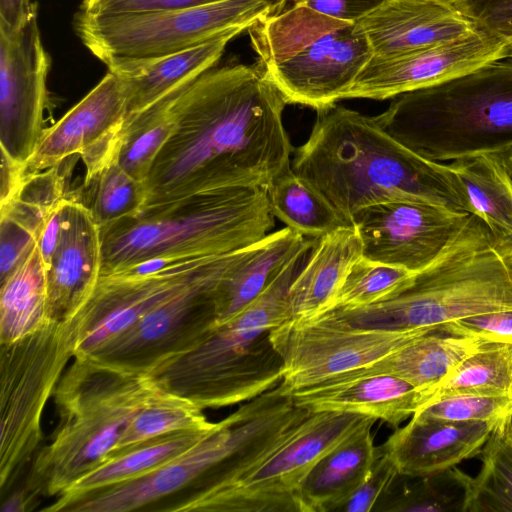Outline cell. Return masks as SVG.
Masks as SVG:
<instances>
[{"instance_id":"1","label":"cell","mask_w":512,"mask_h":512,"mask_svg":"<svg viewBox=\"0 0 512 512\" xmlns=\"http://www.w3.org/2000/svg\"><path fill=\"white\" fill-rule=\"evenodd\" d=\"M286 104L259 63L211 68L182 87L174 130L145 183V207L219 189L267 190L291 168Z\"/></svg>"},{"instance_id":"2","label":"cell","mask_w":512,"mask_h":512,"mask_svg":"<svg viewBox=\"0 0 512 512\" xmlns=\"http://www.w3.org/2000/svg\"><path fill=\"white\" fill-rule=\"evenodd\" d=\"M292 170L352 225L367 206L427 203L469 213L464 189L447 163L428 160L386 133L373 117L334 105L317 111Z\"/></svg>"},{"instance_id":"3","label":"cell","mask_w":512,"mask_h":512,"mask_svg":"<svg viewBox=\"0 0 512 512\" xmlns=\"http://www.w3.org/2000/svg\"><path fill=\"white\" fill-rule=\"evenodd\" d=\"M274 219L263 188L219 189L148 206L100 229V276L232 253L266 237Z\"/></svg>"},{"instance_id":"4","label":"cell","mask_w":512,"mask_h":512,"mask_svg":"<svg viewBox=\"0 0 512 512\" xmlns=\"http://www.w3.org/2000/svg\"><path fill=\"white\" fill-rule=\"evenodd\" d=\"M503 310H512V238L469 214L440 255L395 295L321 314L357 328L440 332L445 323Z\"/></svg>"},{"instance_id":"5","label":"cell","mask_w":512,"mask_h":512,"mask_svg":"<svg viewBox=\"0 0 512 512\" xmlns=\"http://www.w3.org/2000/svg\"><path fill=\"white\" fill-rule=\"evenodd\" d=\"M310 250L293 258L235 316L215 323L189 349L148 371L155 384L203 410L249 401L278 386L284 366L270 333L289 319L288 290Z\"/></svg>"},{"instance_id":"6","label":"cell","mask_w":512,"mask_h":512,"mask_svg":"<svg viewBox=\"0 0 512 512\" xmlns=\"http://www.w3.org/2000/svg\"><path fill=\"white\" fill-rule=\"evenodd\" d=\"M312 412L278 386L246 401L205 438L155 470L71 502L65 512L143 509L185 488L200 496L227 486L280 444Z\"/></svg>"},{"instance_id":"7","label":"cell","mask_w":512,"mask_h":512,"mask_svg":"<svg viewBox=\"0 0 512 512\" xmlns=\"http://www.w3.org/2000/svg\"><path fill=\"white\" fill-rule=\"evenodd\" d=\"M158 390L147 373L74 357L53 395L58 426L33 457L21 488L33 508L42 498L59 497L107 460L133 418Z\"/></svg>"},{"instance_id":"8","label":"cell","mask_w":512,"mask_h":512,"mask_svg":"<svg viewBox=\"0 0 512 512\" xmlns=\"http://www.w3.org/2000/svg\"><path fill=\"white\" fill-rule=\"evenodd\" d=\"M376 123L435 162L512 148V57L395 97Z\"/></svg>"},{"instance_id":"9","label":"cell","mask_w":512,"mask_h":512,"mask_svg":"<svg viewBox=\"0 0 512 512\" xmlns=\"http://www.w3.org/2000/svg\"><path fill=\"white\" fill-rule=\"evenodd\" d=\"M258 63L287 104L317 111L344 98L372 57L358 22L276 0L248 29Z\"/></svg>"},{"instance_id":"10","label":"cell","mask_w":512,"mask_h":512,"mask_svg":"<svg viewBox=\"0 0 512 512\" xmlns=\"http://www.w3.org/2000/svg\"><path fill=\"white\" fill-rule=\"evenodd\" d=\"M74 353L67 321H48L14 342L0 344L2 496L40 449L43 411Z\"/></svg>"},{"instance_id":"11","label":"cell","mask_w":512,"mask_h":512,"mask_svg":"<svg viewBox=\"0 0 512 512\" xmlns=\"http://www.w3.org/2000/svg\"><path fill=\"white\" fill-rule=\"evenodd\" d=\"M276 0H226L203 6L128 15L76 13L73 27L108 69L175 54L239 28H249Z\"/></svg>"},{"instance_id":"12","label":"cell","mask_w":512,"mask_h":512,"mask_svg":"<svg viewBox=\"0 0 512 512\" xmlns=\"http://www.w3.org/2000/svg\"><path fill=\"white\" fill-rule=\"evenodd\" d=\"M368 418L339 411L312 412L236 480L205 495L180 498L165 511L302 512L301 486L312 468Z\"/></svg>"},{"instance_id":"13","label":"cell","mask_w":512,"mask_h":512,"mask_svg":"<svg viewBox=\"0 0 512 512\" xmlns=\"http://www.w3.org/2000/svg\"><path fill=\"white\" fill-rule=\"evenodd\" d=\"M431 332L437 331L357 328L320 314L285 321L270 338L283 361L281 383L292 395L368 366Z\"/></svg>"},{"instance_id":"14","label":"cell","mask_w":512,"mask_h":512,"mask_svg":"<svg viewBox=\"0 0 512 512\" xmlns=\"http://www.w3.org/2000/svg\"><path fill=\"white\" fill-rule=\"evenodd\" d=\"M174 263L148 273L100 276L85 302L65 321L74 357H87L143 315L229 263L239 252Z\"/></svg>"},{"instance_id":"15","label":"cell","mask_w":512,"mask_h":512,"mask_svg":"<svg viewBox=\"0 0 512 512\" xmlns=\"http://www.w3.org/2000/svg\"><path fill=\"white\" fill-rule=\"evenodd\" d=\"M253 245L147 312L84 358L121 371L147 373L160 362L189 349L217 321L214 292L219 282L248 256Z\"/></svg>"},{"instance_id":"16","label":"cell","mask_w":512,"mask_h":512,"mask_svg":"<svg viewBox=\"0 0 512 512\" xmlns=\"http://www.w3.org/2000/svg\"><path fill=\"white\" fill-rule=\"evenodd\" d=\"M50 64L37 9L16 29H0L1 152L23 166L44 131Z\"/></svg>"},{"instance_id":"17","label":"cell","mask_w":512,"mask_h":512,"mask_svg":"<svg viewBox=\"0 0 512 512\" xmlns=\"http://www.w3.org/2000/svg\"><path fill=\"white\" fill-rule=\"evenodd\" d=\"M127 102L123 79L108 70L79 103L44 129L24 166V176L60 166L66 158L79 155L85 165L84 187H88L116 161Z\"/></svg>"},{"instance_id":"18","label":"cell","mask_w":512,"mask_h":512,"mask_svg":"<svg viewBox=\"0 0 512 512\" xmlns=\"http://www.w3.org/2000/svg\"><path fill=\"white\" fill-rule=\"evenodd\" d=\"M468 216L422 202L389 201L362 208L352 225L364 258L418 273L440 255Z\"/></svg>"},{"instance_id":"19","label":"cell","mask_w":512,"mask_h":512,"mask_svg":"<svg viewBox=\"0 0 512 512\" xmlns=\"http://www.w3.org/2000/svg\"><path fill=\"white\" fill-rule=\"evenodd\" d=\"M506 57H512L509 44L481 30L467 38L408 53L372 56L343 99L395 98L443 83Z\"/></svg>"},{"instance_id":"20","label":"cell","mask_w":512,"mask_h":512,"mask_svg":"<svg viewBox=\"0 0 512 512\" xmlns=\"http://www.w3.org/2000/svg\"><path fill=\"white\" fill-rule=\"evenodd\" d=\"M59 243L46 268L49 321L67 320L93 292L101 273V231L90 209L72 198L61 205Z\"/></svg>"},{"instance_id":"21","label":"cell","mask_w":512,"mask_h":512,"mask_svg":"<svg viewBox=\"0 0 512 512\" xmlns=\"http://www.w3.org/2000/svg\"><path fill=\"white\" fill-rule=\"evenodd\" d=\"M497 426L489 422L440 420L415 413L380 447L394 462L400 476L437 477L479 455Z\"/></svg>"},{"instance_id":"22","label":"cell","mask_w":512,"mask_h":512,"mask_svg":"<svg viewBox=\"0 0 512 512\" xmlns=\"http://www.w3.org/2000/svg\"><path fill=\"white\" fill-rule=\"evenodd\" d=\"M358 24L372 56H392L467 38L476 25L454 6L424 0H385Z\"/></svg>"},{"instance_id":"23","label":"cell","mask_w":512,"mask_h":512,"mask_svg":"<svg viewBox=\"0 0 512 512\" xmlns=\"http://www.w3.org/2000/svg\"><path fill=\"white\" fill-rule=\"evenodd\" d=\"M297 406L311 412L339 411L382 420L394 428L428 400V391L386 373L343 376L294 392Z\"/></svg>"},{"instance_id":"24","label":"cell","mask_w":512,"mask_h":512,"mask_svg":"<svg viewBox=\"0 0 512 512\" xmlns=\"http://www.w3.org/2000/svg\"><path fill=\"white\" fill-rule=\"evenodd\" d=\"M361 257L363 244L354 226L317 239L289 287L288 320L308 319L327 311Z\"/></svg>"},{"instance_id":"25","label":"cell","mask_w":512,"mask_h":512,"mask_svg":"<svg viewBox=\"0 0 512 512\" xmlns=\"http://www.w3.org/2000/svg\"><path fill=\"white\" fill-rule=\"evenodd\" d=\"M244 30L247 28H235L216 39L175 54L108 69L119 75L125 83L127 118L213 68L230 40Z\"/></svg>"},{"instance_id":"26","label":"cell","mask_w":512,"mask_h":512,"mask_svg":"<svg viewBox=\"0 0 512 512\" xmlns=\"http://www.w3.org/2000/svg\"><path fill=\"white\" fill-rule=\"evenodd\" d=\"M375 422L369 417L316 463L301 486L302 512L338 511L359 487L381 453L372 435Z\"/></svg>"},{"instance_id":"27","label":"cell","mask_w":512,"mask_h":512,"mask_svg":"<svg viewBox=\"0 0 512 512\" xmlns=\"http://www.w3.org/2000/svg\"><path fill=\"white\" fill-rule=\"evenodd\" d=\"M316 240L285 227L255 243L248 256L215 289L216 323L232 318L248 306L293 258L312 248Z\"/></svg>"},{"instance_id":"28","label":"cell","mask_w":512,"mask_h":512,"mask_svg":"<svg viewBox=\"0 0 512 512\" xmlns=\"http://www.w3.org/2000/svg\"><path fill=\"white\" fill-rule=\"evenodd\" d=\"M217 426L210 430H186L164 434L119 451L76 480L41 511H64L71 502L82 496L141 477L194 446Z\"/></svg>"},{"instance_id":"29","label":"cell","mask_w":512,"mask_h":512,"mask_svg":"<svg viewBox=\"0 0 512 512\" xmlns=\"http://www.w3.org/2000/svg\"><path fill=\"white\" fill-rule=\"evenodd\" d=\"M486 343L489 342L476 337L431 332L413 339L376 362L343 376L392 374L419 389L429 391L466 357Z\"/></svg>"},{"instance_id":"30","label":"cell","mask_w":512,"mask_h":512,"mask_svg":"<svg viewBox=\"0 0 512 512\" xmlns=\"http://www.w3.org/2000/svg\"><path fill=\"white\" fill-rule=\"evenodd\" d=\"M459 179L469 205L495 233L512 238V177L496 154L447 163Z\"/></svg>"},{"instance_id":"31","label":"cell","mask_w":512,"mask_h":512,"mask_svg":"<svg viewBox=\"0 0 512 512\" xmlns=\"http://www.w3.org/2000/svg\"><path fill=\"white\" fill-rule=\"evenodd\" d=\"M48 321L46 267L36 244L1 282L0 344L14 342Z\"/></svg>"},{"instance_id":"32","label":"cell","mask_w":512,"mask_h":512,"mask_svg":"<svg viewBox=\"0 0 512 512\" xmlns=\"http://www.w3.org/2000/svg\"><path fill=\"white\" fill-rule=\"evenodd\" d=\"M502 424L483 446L482 466L476 476L452 468L462 488L461 512H512V445L504 436Z\"/></svg>"},{"instance_id":"33","label":"cell","mask_w":512,"mask_h":512,"mask_svg":"<svg viewBox=\"0 0 512 512\" xmlns=\"http://www.w3.org/2000/svg\"><path fill=\"white\" fill-rule=\"evenodd\" d=\"M273 215L303 236L319 239L347 224L328 201L292 168L267 189Z\"/></svg>"},{"instance_id":"34","label":"cell","mask_w":512,"mask_h":512,"mask_svg":"<svg viewBox=\"0 0 512 512\" xmlns=\"http://www.w3.org/2000/svg\"><path fill=\"white\" fill-rule=\"evenodd\" d=\"M181 88L126 118L116 162L141 182L146 183L158 153L174 130L172 103Z\"/></svg>"},{"instance_id":"35","label":"cell","mask_w":512,"mask_h":512,"mask_svg":"<svg viewBox=\"0 0 512 512\" xmlns=\"http://www.w3.org/2000/svg\"><path fill=\"white\" fill-rule=\"evenodd\" d=\"M511 373L512 345L486 343L428 391V402L456 394L509 395Z\"/></svg>"},{"instance_id":"36","label":"cell","mask_w":512,"mask_h":512,"mask_svg":"<svg viewBox=\"0 0 512 512\" xmlns=\"http://www.w3.org/2000/svg\"><path fill=\"white\" fill-rule=\"evenodd\" d=\"M217 423L210 422L203 409L193 402L159 388L133 418L111 456L157 436L186 430H210Z\"/></svg>"},{"instance_id":"37","label":"cell","mask_w":512,"mask_h":512,"mask_svg":"<svg viewBox=\"0 0 512 512\" xmlns=\"http://www.w3.org/2000/svg\"><path fill=\"white\" fill-rule=\"evenodd\" d=\"M65 198V176L59 166L29 174L13 198L0 205V217L25 228L38 241L48 218Z\"/></svg>"},{"instance_id":"38","label":"cell","mask_w":512,"mask_h":512,"mask_svg":"<svg viewBox=\"0 0 512 512\" xmlns=\"http://www.w3.org/2000/svg\"><path fill=\"white\" fill-rule=\"evenodd\" d=\"M92 197L87 207L99 228L137 216L147 202L145 182L129 175L116 161L88 186Z\"/></svg>"},{"instance_id":"39","label":"cell","mask_w":512,"mask_h":512,"mask_svg":"<svg viewBox=\"0 0 512 512\" xmlns=\"http://www.w3.org/2000/svg\"><path fill=\"white\" fill-rule=\"evenodd\" d=\"M414 274L361 257L351 268L328 310L358 308L384 301L405 287Z\"/></svg>"},{"instance_id":"40","label":"cell","mask_w":512,"mask_h":512,"mask_svg":"<svg viewBox=\"0 0 512 512\" xmlns=\"http://www.w3.org/2000/svg\"><path fill=\"white\" fill-rule=\"evenodd\" d=\"M416 413L440 420L500 425L512 413V398L509 395H448L429 401Z\"/></svg>"},{"instance_id":"41","label":"cell","mask_w":512,"mask_h":512,"mask_svg":"<svg viewBox=\"0 0 512 512\" xmlns=\"http://www.w3.org/2000/svg\"><path fill=\"white\" fill-rule=\"evenodd\" d=\"M398 476L400 474L394 462L381 449L380 455L363 482L338 511L368 512L373 510L377 501L388 494Z\"/></svg>"},{"instance_id":"42","label":"cell","mask_w":512,"mask_h":512,"mask_svg":"<svg viewBox=\"0 0 512 512\" xmlns=\"http://www.w3.org/2000/svg\"><path fill=\"white\" fill-rule=\"evenodd\" d=\"M432 477H420V480L405 487L397 497L392 498L383 508L384 511L398 512H445L459 511L456 498L451 493L437 488Z\"/></svg>"},{"instance_id":"43","label":"cell","mask_w":512,"mask_h":512,"mask_svg":"<svg viewBox=\"0 0 512 512\" xmlns=\"http://www.w3.org/2000/svg\"><path fill=\"white\" fill-rule=\"evenodd\" d=\"M439 331L512 345V310L484 313L445 323Z\"/></svg>"},{"instance_id":"44","label":"cell","mask_w":512,"mask_h":512,"mask_svg":"<svg viewBox=\"0 0 512 512\" xmlns=\"http://www.w3.org/2000/svg\"><path fill=\"white\" fill-rule=\"evenodd\" d=\"M226 0H83L78 13L84 15H128L175 10Z\"/></svg>"},{"instance_id":"45","label":"cell","mask_w":512,"mask_h":512,"mask_svg":"<svg viewBox=\"0 0 512 512\" xmlns=\"http://www.w3.org/2000/svg\"><path fill=\"white\" fill-rule=\"evenodd\" d=\"M1 282L28 257L37 239L25 228L6 217H0Z\"/></svg>"},{"instance_id":"46","label":"cell","mask_w":512,"mask_h":512,"mask_svg":"<svg viewBox=\"0 0 512 512\" xmlns=\"http://www.w3.org/2000/svg\"><path fill=\"white\" fill-rule=\"evenodd\" d=\"M306 6L326 16L358 22L379 7L385 0H285Z\"/></svg>"},{"instance_id":"47","label":"cell","mask_w":512,"mask_h":512,"mask_svg":"<svg viewBox=\"0 0 512 512\" xmlns=\"http://www.w3.org/2000/svg\"><path fill=\"white\" fill-rule=\"evenodd\" d=\"M63 202V201H62ZM54 210L48 218L45 227L38 239L37 246L47 268L50 264L54 251L59 243L62 230V210L61 205Z\"/></svg>"},{"instance_id":"48","label":"cell","mask_w":512,"mask_h":512,"mask_svg":"<svg viewBox=\"0 0 512 512\" xmlns=\"http://www.w3.org/2000/svg\"><path fill=\"white\" fill-rule=\"evenodd\" d=\"M24 178V166L1 152L0 205L7 203L18 191Z\"/></svg>"},{"instance_id":"49","label":"cell","mask_w":512,"mask_h":512,"mask_svg":"<svg viewBox=\"0 0 512 512\" xmlns=\"http://www.w3.org/2000/svg\"><path fill=\"white\" fill-rule=\"evenodd\" d=\"M36 9L30 0H0V29H16Z\"/></svg>"},{"instance_id":"50","label":"cell","mask_w":512,"mask_h":512,"mask_svg":"<svg viewBox=\"0 0 512 512\" xmlns=\"http://www.w3.org/2000/svg\"><path fill=\"white\" fill-rule=\"evenodd\" d=\"M2 512H27L33 510V507L20 488L10 493L2 503Z\"/></svg>"},{"instance_id":"51","label":"cell","mask_w":512,"mask_h":512,"mask_svg":"<svg viewBox=\"0 0 512 512\" xmlns=\"http://www.w3.org/2000/svg\"><path fill=\"white\" fill-rule=\"evenodd\" d=\"M496 155L499 157L502 164L504 165V167L506 168V170L512 177V148H510L504 152L498 153Z\"/></svg>"},{"instance_id":"52","label":"cell","mask_w":512,"mask_h":512,"mask_svg":"<svg viewBox=\"0 0 512 512\" xmlns=\"http://www.w3.org/2000/svg\"><path fill=\"white\" fill-rule=\"evenodd\" d=\"M502 431L507 441L512 445V413L508 419L502 424Z\"/></svg>"},{"instance_id":"53","label":"cell","mask_w":512,"mask_h":512,"mask_svg":"<svg viewBox=\"0 0 512 512\" xmlns=\"http://www.w3.org/2000/svg\"><path fill=\"white\" fill-rule=\"evenodd\" d=\"M424 1L433 2V3H438V4H443V5H450V6H454V4H455L458 0H424Z\"/></svg>"},{"instance_id":"54","label":"cell","mask_w":512,"mask_h":512,"mask_svg":"<svg viewBox=\"0 0 512 512\" xmlns=\"http://www.w3.org/2000/svg\"><path fill=\"white\" fill-rule=\"evenodd\" d=\"M508 394L512 398V373H511V383H510V388H509Z\"/></svg>"},{"instance_id":"55","label":"cell","mask_w":512,"mask_h":512,"mask_svg":"<svg viewBox=\"0 0 512 512\" xmlns=\"http://www.w3.org/2000/svg\"><path fill=\"white\" fill-rule=\"evenodd\" d=\"M509 46H510V49H511V52H512V42L509 44Z\"/></svg>"}]
</instances>
